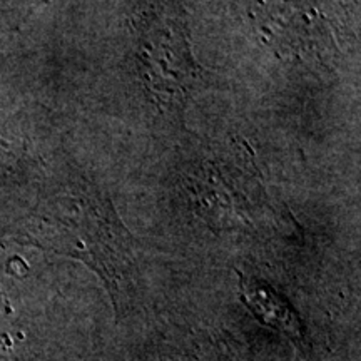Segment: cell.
Listing matches in <instances>:
<instances>
[{
  "label": "cell",
  "mask_w": 361,
  "mask_h": 361,
  "mask_svg": "<svg viewBox=\"0 0 361 361\" xmlns=\"http://www.w3.org/2000/svg\"><path fill=\"white\" fill-rule=\"evenodd\" d=\"M35 245L80 259L117 301L134 269V243L114 206L92 188L59 196L29 226Z\"/></svg>",
  "instance_id": "6da1fadb"
},
{
  "label": "cell",
  "mask_w": 361,
  "mask_h": 361,
  "mask_svg": "<svg viewBox=\"0 0 361 361\" xmlns=\"http://www.w3.org/2000/svg\"><path fill=\"white\" fill-rule=\"evenodd\" d=\"M137 64L157 102L179 106L200 80L183 25L169 19H151L144 27L137 40Z\"/></svg>",
  "instance_id": "7a4b0ae2"
},
{
  "label": "cell",
  "mask_w": 361,
  "mask_h": 361,
  "mask_svg": "<svg viewBox=\"0 0 361 361\" xmlns=\"http://www.w3.org/2000/svg\"><path fill=\"white\" fill-rule=\"evenodd\" d=\"M241 291L247 308L258 316L261 323L278 329L293 341H303L305 331L300 319L290 303L278 296L276 291L271 290L264 283L251 281V279H243Z\"/></svg>",
  "instance_id": "3957f363"
}]
</instances>
